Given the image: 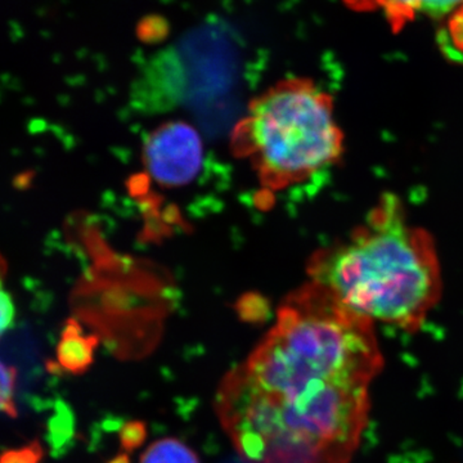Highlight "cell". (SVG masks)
Returning a JSON list of instances; mask_svg holds the SVG:
<instances>
[{
    "instance_id": "obj_1",
    "label": "cell",
    "mask_w": 463,
    "mask_h": 463,
    "mask_svg": "<svg viewBox=\"0 0 463 463\" xmlns=\"http://www.w3.org/2000/svg\"><path fill=\"white\" fill-rule=\"evenodd\" d=\"M373 322L309 281L267 336L225 376L219 420L249 463H349L383 359Z\"/></svg>"
},
{
    "instance_id": "obj_2",
    "label": "cell",
    "mask_w": 463,
    "mask_h": 463,
    "mask_svg": "<svg viewBox=\"0 0 463 463\" xmlns=\"http://www.w3.org/2000/svg\"><path fill=\"white\" fill-rule=\"evenodd\" d=\"M307 274L356 315L411 332L421 327L443 289L434 240L408 221L392 194L349 236L319 249Z\"/></svg>"
},
{
    "instance_id": "obj_3",
    "label": "cell",
    "mask_w": 463,
    "mask_h": 463,
    "mask_svg": "<svg viewBox=\"0 0 463 463\" xmlns=\"http://www.w3.org/2000/svg\"><path fill=\"white\" fill-rule=\"evenodd\" d=\"M232 148L251 161L265 190L279 192L336 165L344 134L326 91L307 79H288L250 102Z\"/></svg>"
},
{
    "instance_id": "obj_4",
    "label": "cell",
    "mask_w": 463,
    "mask_h": 463,
    "mask_svg": "<svg viewBox=\"0 0 463 463\" xmlns=\"http://www.w3.org/2000/svg\"><path fill=\"white\" fill-rule=\"evenodd\" d=\"M143 161L158 184L183 187L194 182L203 169V139L190 124L170 121L149 134Z\"/></svg>"
},
{
    "instance_id": "obj_5",
    "label": "cell",
    "mask_w": 463,
    "mask_h": 463,
    "mask_svg": "<svg viewBox=\"0 0 463 463\" xmlns=\"http://www.w3.org/2000/svg\"><path fill=\"white\" fill-rule=\"evenodd\" d=\"M350 5L359 9L381 8L392 25L402 26L412 20L414 14L441 18L463 7V0H347Z\"/></svg>"
},
{
    "instance_id": "obj_6",
    "label": "cell",
    "mask_w": 463,
    "mask_h": 463,
    "mask_svg": "<svg viewBox=\"0 0 463 463\" xmlns=\"http://www.w3.org/2000/svg\"><path fill=\"white\" fill-rule=\"evenodd\" d=\"M97 344L99 340L96 337L87 336L78 323L70 322L58 344V364L66 373L72 374L85 373L93 364Z\"/></svg>"
},
{
    "instance_id": "obj_7",
    "label": "cell",
    "mask_w": 463,
    "mask_h": 463,
    "mask_svg": "<svg viewBox=\"0 0 463 463\" xmlns=\"http://www.w3.org/2000/svg\"><path fill=\"white\" fill-rule=\"evenodd\" d=\"M139 463H200V459L187 444L175 438H164L145 450Z\"/></svg>"
},
{
    "instance_id": "obj_8",
    "label": "cell",
    "mask_w": 463,
    "mask_h": 463,
    "mask_svg": "<svg viewBox=\"0 0 463 463\" xmlns=\"http://www.w3.org/2000/svg\"><path fill=\"white\" fill-rule=\"evenodd\" d=\"M448 17L449 18L439 35V43L448 57L463 62V7Z\"/></svg>"
},
{
    "instance_id": "obj_9",
    "label": "cell",
    "mask_w": 463,
    "mask_h": 463,
    "mask_svg": "<svg viewBox=\"0 0 463 463\" xmlns=\"http://www.w3.org/2000/svg\"><path fill=\"white\" fill-rule=\"evenodd\" d=\"M17 370L14 365L2 364V395H0V408L3 412L12 419L17 417V408L14 404V392H16Z\"/></svg>"
},
{
    "instance_id": "obj_10",
    "label": "cell",
    "mask_w": 463,
    "mask_h": 463,
    "mask_svg": "<svg viewBox=\"0 0 463 463\" xmlns=\"http://www.w3.org/2000/svg\"><path fill=\"white\" fill-rule=\"evenodd\" d=\"M118 437H120L121 449L124 450V453L129 455L145 443L146 437H147V429H146L145 422L129 421L125 423Z\"/></svg>"
},
{
    "instance_id": "obj_11",
    "label": "cell",
    "mask_w": 463,
    "mask_h": 463,
    "mask_svg": "<svg viewBox=\"0 0 463 463\" xmlns=\"http://www.w3.org/2000/svg\"><path fill=\"white\" fill-rule=\"evenodd\" d=\"M43 448L38 440L3 453L0 463H42Z\"/></svg>"
},
{
    "instance_id": "obj_12",
    "label": "cell",
    "mask_w": 463,
    "mask_h": 463,
    "mask_svg": "<svg viewBox=\"0 0 463 463\" xmlns=\"http://www.w3.org/2000/svg\"><path fill=\"white\" fill-rule=\"evenodd\" d=\"M14 307L12 306V300H9L5 291L2 294V330H7L9 323L14 321Z\"/></svg>"
},
{
    "instance_id": "obj_13",
    "label": "cell",
    "mask_w": 463,
    "mask_h": 463,
    "mask_svg": "<svg viewBox=\"0 0 463 463\" xmlns=\"http://www.w3.org/2000/svg\"><path fill=\"white\" fill-rule=\"evenodd\" d=\"M109 463H130L128 453H121V455L116 456L114 459H111Z\"/></svg>"
}]
</instances>
